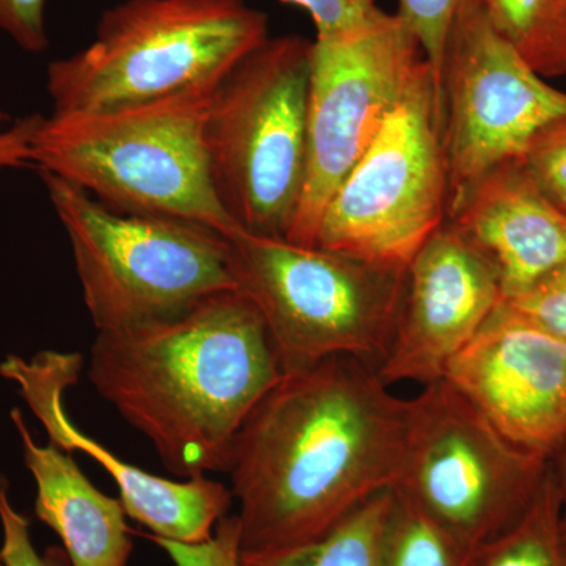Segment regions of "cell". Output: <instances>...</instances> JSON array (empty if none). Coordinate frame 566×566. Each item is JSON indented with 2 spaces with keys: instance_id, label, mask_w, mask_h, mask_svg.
Segmentation results:
<instances>
[{
  "instance_id": "6da1fadb",
  "label": "cell",
  "mask_w": 566,
  "mask_h": 566,
  "mask_svg": "<svg viewBox=\"0 0 566 566\" xmlns=\"http://www.w3.org/2000/svg\"><path fill=\"white\" fill-rule=\"evenodd\" d=\"M408 423L409 400L367 360L329 357L283 374L245 420L227 471L241 553L311 542L394 490Z\"/></svg>"
},
{
  "instance_id": "7a4b0ae2",
  "label": "cell",
  "mask_w": 566,
  "mask_h": 566,
  "mask_svg": "<svg viewBox=\"0 0 566 566\" xmlns=\"http://www.w3.org/2000/svg\"><path fill=\"white\" fill-rule=\"evenodd\" d=\"M87 374L188 480L229 471L241 428L283 370L255 305L229 290L174 318L98 333Z\"/></svg>"
},
{
  "instance_id": "3957f363",
  "label": "cell",
  "mask_w": 566,
  "mask_h": 566,
  "mask_svg": "<svg viewBox=\"0 0 566 566\" xmlns=\"http://www.w3.org/2000/svg\"><path fill=\"white\" fill-rule=\"evenodd\" d=\"M222 82V81H221ZM221 82L103 111L43 117L32 166L111 210L240 230L219 202L208 166V114Z\"/></svg>"
},
{
  "instance_id": "277c9868",
  "label": "cell",
  "mask_w": 566,
  "mask_h": 566,
  "mask_svg": "<svg viewBox=\"0 0 566 566\" xmlns=\"http://www.w3.org/2000/svg\"><path fill=\"white\" fill-rule=\"evenodd\" d=\"M245 0H123L87 46L48 66L52 114L151 102L221 82L268 35Z\"/></svg>"
},
{
  "instance_id": "5b68a950",
  "label": "cell",
  "mask_w": 566,
  "mask_h": 566,
  "mask_svg": "<svg viewBox=\"0 0 566 566\" xmlns=\"http://www.w3.org/2000/svg\"><path fill=\"white\" fill-rule=\"evenodd\" d=\"M226 240L238 292L262 315L283 374L337 356L382 363L406 270L241 229Z\"/></svg>"
},
{
  "instance_id": "8992f818",
  "label": "cell",
  "mask_w": 566,
  "mask_h": 566,
  "mask_svg": "<svg viewBox=\"0 0 566 566\" xmlns=\"http://www.w3.org/2000/svg\"><path fill=\"white\" fill-rule=\"evenodd\" d=\"M40 175L69 234L85 307L98 333L174 318L212 294L238 290L221 233L114 211L80 186Z\"/></svg>"
},
{
  "instance_id": "52a82bcc",
  "label": "cell",
  "mask_w": 566,
  "mask_h": 566,
  "mask_svg": "<svg viewBox=\"0 0 566 566\" xmlns=\"http://www.w3.org/2000/svg\"><path fill=\"white\" fill-rule=\"evenodd\" d=\"M312 48L264 40L223 77L205 144L219 202L244 232L285 238L303 196Z\"/></svg>"
},
{
  "instance_id": "ba28073f",
  "label": "cell",
  "mask_w": 566,
  "mask_h": 566,
  "mask_svg": "<svg viewBox=\"0 0 566 566\" xmlns=\"http://www.w3.org/2000/svg\"><path fill=\"white\" fill-rule=\"evenodd\" d=\"M447 193L441 91L427 65L331 197L315 245L408 270L446 222Z\"/></svg>"
},
{
  "instance_id": "9c48e42d",
  "label": "cell",
  "mask_w": 566,
  "mask_h": 566,
  "mask_svg": "<svg viewBox=\"0 0 566 566\" xmlns=\"http://www.w3.org/2000/svg\"><path fill=\"white\" fill-rule=\"evenodd\" d=\"M551 464L509 441L438 379L409 400L403 464L394 490L479 551L524 516Z\"/></svg>"
},
{
  "instance_id": "30bf717a",
  "label": "cell",
  "mask_w": 566,
  "mask_h": 566,
  "mask_svg": "<svg viewBox=\"0 0 566 566\" xmlns=\"http://www.w3.org/2000/svg\"><path fill=\"white\" fill-rule=\"evenodd\" d=\"M427 65L419 41L397 11L381 10L356 31L314 40L307 167L300 207L285 240L315 245L331 197Z\"/></svg>"
},
{
  "instance_id": "8fae6325",
  "label": "cell",
  "mask_w": 566,
  "mask_h": 566,
  "mask_svg": "<svg viewBox=\"0 0 566 566\" xmlns=\"http://www.w3.org/2000/svg\"><path fill=\"white\" fill-rule=\"evenodd\" d=\"M447 212L495 167L521 159L532 139L566 118V93L547 84L468 0L441 71Z\"/></svg>"
},
{
  "instance_id": "7c38bea8",
  "label": "cell",
  "mask_w": 566,
  "mask_h": 566,
  "mask_svg": "<svg viewBox=\"0 0 566 566\" xmlns=\"http://www.w3.org/2000/svg\"><path fill=\"white\" fill-rule=\"evenodd\" d=\"M513 444L553 460L566 444V344L501 303L444 376Z\"/></svg>"
},
{
  "instance_id": "4fadbf2b",
  "label": "cell",
  "mask_w": 566,
  "mask_h": 566,
  "mask_svg": "<svg viewBox=\"0 0 566 566\" xmlns=\"http://www.w3.org/2000/svg\"><path fill=\"white\" fill-rule=\"evenodd\" d=\"M82 365L80 353L46 352L32 360L9 356L0 364V375L18 386L52 444L66 453H85L102 465L118 488L126 516L159 538L189 545L210 539L232 506V490L208 476L172 480L153 475L82 433L66 415L63 400L80 379Z\"/></svg>"
},
{
  "instance_id": "5bb4252c",
  "label": "cell",
  "mask_w": 566,
  "mask_h": 566,
  "mask_svg": "<svg viewBox=\"0 0 566 566\" xmlns=\"http://www.w3.org/2000/svg\"><path fill=\"white\" fill-rule=\"evenodd\" d=\"M501 303L493 266L446 221L406 270L400 314L379 375L390 386L442 379Z\"/></svg>"
},
{
  "instance_id": "9a60e30c",
  "label": "cell",
  "mask_w": 566,
  "mask_h": 566,
  "mask_svg": "<svg viewBox=\"0 0 566 566\" xmlns=\"http://www.w3.org/2000/svg\"><path fill=\"white\" fill-rule=\"evenodd\" d=\"M446 221L493 266L504 301L566 264V212L521 159L486 174L447 212Z\"/></svg>"
},
{
  "instance_id": "2e32d148",
  "label": "cell",
  "mask_w": 566,
  "mask_h": 566,
  "mask_svg": "<svg viewBox=\"0 0 566 566\" xmlns=\"http://www.w3.org/2000/svg\"><path fill=\"white\" fill-rule=\"evenodd\" d=\"M11 420L35 480V513L65 547L70 566H128L133 539L120 499L102 493L57 446L33 442L18 409Z\"/></svg>"
},
{
  "instance_id": "e0dca14e",
  "label": "cell",
  "mask_w": 566,
  "mask_h": 566,
  "mask_svg": "<svg viewBox=\"0 0 566 566\" xmlns=\"http://www.w3.org/2000/svg\"><path fill=\"white\" fill-rule=\"evenodd\" d=\"M394 499V490L374 495L311 542L263 553H241V566H385L386 531Z\"/></svg>"
},
{
  "instance_id": "ac0fdd59",
  "label": "cell",
  "mask_w": 566,
  "mask_h": 566,
  "mask_svg": "<svg viewBox=\"0 0 566 566\" xmlns=\"http://www.w3.org/2000/svg\"><path fill=\"white\" fill-rule=\"evenodd\" d=\"M483 13L539 76L566 74V0H479Z\"/></svg>"
},
{
  "instance_id": "d6986e66",
  "label": "cell",
  "mask_w": 566,
  "mask_h": 566,
  "mask_svg": "<svg viewBox=\"0 0 566 566\" xmlns=\"http://www.w3.org/2000/svg\"><path fill=\"white\" fill-rule=\"evenodd\" d=\"M564 506L551 464L527 512L504 535L476 551V566H566Z\"/></svg>"
},
{
  "instance_id": "ffe728a7",
  "label": "cell",
  "mask_w": 566,
  "mask_h": 566,
  "mask_svg": "<svg viewBox=\"0 0 566 566\" xmlns=\"http://www.w3.org/2000/svg\"><path fill=\"white\" fill-rule=\"evenodd\" d=\"M395 491L387 523L385 566H476V551Z\"/></svg>"
},
{
  "instance_id": "44dd1931",
  "label": "cell",
  "mask_w": 566,
  "mask_h": 566,
  "mask_svg": "<svg viewBox=\"0 0 566 566\" xmlns=\"http://www.w3.org/2000/svg\"><path fill=\"white\" fill-rule=\"evenodd\" d=\"M465 2L468 0H398V17L419 41L439 91L447 41Z\"/></svg>"
},
{
  "instance_id": "7402d4cb",
  "label": "cell",
  "mask_w": 566,
  "mask_h": 566,
  "mask_svg": "<svg viewBox=\"0 0 566 566\" xmlns=\"http://www.w3.org/2000/svg\"><path fill=\"white\" fill-rule=\"evenodd\" d=\"M521 163L558 207H566V118L536 134Z\"/></svg>"
},
{
  "instance_id": "603a6c76",
  "label": "cell",
  "mask_w": 566,
  "mask_h": 566,
  "mask_svg": "<svg viewBox=\"0 0 566 566\" xmlns=\"http://www.w3.org/2000/svg\"><path fill=\"white\" fill-rule=\"evenodd\" d=\"M175 566H241L240 526L238 517H222L214 534L203 543L174 542V539L153 536Z\"/></svg>"
},
{
  "instance_id": "cb8c5ba5",
  "label": "cell",
  "mask_w": 566,
  "mask_h": 566,
  "mask_svg": "<svg viewBox=\"0 0 566 566\" xmlns=\"http://www.w3.org/2000/svg\"><path fill=\"white\" fill-rule=\"evenodd\" d=\"M0 524L3 542L0 562L3 566H70L69 557L59 549L48 551L44 556L36 553L31 538V524L21 515L9 495V483L0 476Z\"/></svg>"
},
{
  "instance_id": "d4e9b609",
  "label": "cell",
  "mask_w": 566,
  "mask_h": 566,
  "mask_svg": "<svg viewBox=\"0 0 566 566\" xmlns=\"http://www.w3.org/2000/svg\"><path fill=\"white\" fill-rule=\"evenodd\" d=\"M308 14L315 28V39L342 35L363 28L381 13L379 0H281Z\"/></svg>"
},
{
  "instance_id": "484cf974",
  "label": "cell",
  "mask_w": 566,
  "mask_h": 566,
  "mask_svg": "<svg viewBox=\"0 0 566 566\" xmlns=\"http://www.w3.org/2000/svg\"><path fill=\"white\" fill-rule=\"evenodd\" d=\"M506 303L566 344V264L536 283L534 289Z\"/></svg>"
},
{
  "instance_id": "4316f807",
  "label": "cell",
  "mask_w": 566,
  "mask_h": 566,
  "mask_svg": "<svg viewBox=\"0 0 566 566\" xmlns=\"http://www.w3.org/2000/svg\"><path fill=\"white\" fill-rule=\"evenodd\" d=\"M44 10L46 0H0V31L22 51L40 54L50 46Z\"/></svg>"
},
{
  "instance_id": "83f0119b",
  "label": "cell",
  "mask_w": 566,
  "mask_h": 566,
  "mask_svg": "<svg viewBox=\"0 0 566 566\" xmlns=\"http://www.w3.org/2000/svg\"><path fill=\"white\" fill-rule=\"evenodd\" d=\"M43 115L33 114L0 125V170L31 166L33 137Z\"/></svg>"
},
{
  "instance_id": "f1b7e54d",
  "label": "cell",
  "mask_w": 566,
  "mask_h": 566,
  "mask_svg": "<svg viewBox=\"0 0 566 566\" xmlns=\"http://www.w3.org/2000/svg\"><path fill=\"white\" fill-rule=\"evenodd\" d=\"M558 461L557 464H553L554 474H556V480L558 483V488H560V493L564 495L566 502V444L564 449L558 452Z\"/></svg>"
},
{
  "instance_id": "f546056e",
  "label": "cell",
  "mask_w": 566,
  "mask_h": 566,
  "mask_svg": "<svg viewBox=\"0 0 566 566\" xmlns=\"http://www.w3.org/2000/svg\"><path fill=\"white\" fill-rule=\"evenodd\" d=\"M562 538H564V545L566 547V502L564 513H562Z\"/></svg>"
},
{
  "instance_id": "4dcf8cb0",
  "label": "cell",
  "mask_w": 566,
  "mask_h": 566,
  "mask_svg": "<svg viewBox=\"0 0 566 566\" xmlns=\"http://www.w3.org/2000/svg\"><path fill=\"white\" fill-rule=\"evenodd\" d=\"M10 117L9 114H7L6 111L0 109V125H3V123H9Z\"/></svg>"
},
{
  "instance_id": "1f68e13d",
  "label": "cell",
  "mask_w": 566,
  "mask_h": 566,
  "mask_svg": "<svg viewBox=\"0 0 566 566\" xmlns=\"http://www.w3.org/2000/svg\"><path fill=\"white\" fill-rule=\"evenodd\" d=\"M562 210H564L566 212V207L562 208Z\"/></svg>"
},
{
  "instance_id": "d6a6232c",
  "label": "cell",
  "mask_w": 566,
  "mask_h": 566,
  "mask_svg": "<svg viewBox=\"0 0 566 566\" xmlns=\"http://www.w3.org/2000/svg\"><path fill=\"white\" fill-rule=\"evenodd\" d=\"M0 566H3V565H2V562H0Z\"/></svg>"
}]
</instances>
